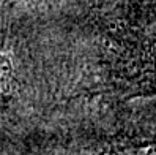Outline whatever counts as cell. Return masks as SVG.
Returning a JSON list of instances; mask_svg holds the SVG:
<instances>
[{
	"instance_id": "6da1fadb",
	"label": "cell",
	"mask_w": 156,
	"mask_h": 155,
	"mask_svg": "<svg viewBox=\"0 0 156 155\" xmlns=\"http://www.w3.org/2000/svg\"><path fill=\"white\" fill-rule=\"evenodd\" d=\"M11 83H13V65L8 54L0 49V113L10 98L11 94Z\"/></svg>"
}]
</instances>
